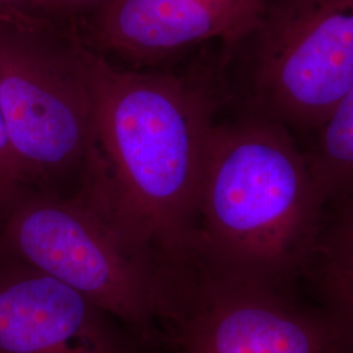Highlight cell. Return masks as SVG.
Wrapping results in <instances>:
<instances>
[{"label":"cell","mask_w":353,"mask_h":353,"mask_svg":"<svg viewBox=\"0 0 353 353\" xmlns=\"http://www.w3.org/2000/svg\"><path fill=\"white\" fill-rule=\"evenodd\" d=\"M0 353H152L115 316L0 254Z\"/></svg>","instance_id":"obj_7"},{"label":"cell","mask_w":353,"mask_h":353,"mask_svg":"<svg viewBox=\"0 0 353 353\" xmlns=\"http://www.w3.org/2000/svg\"><path fill=\"white\" fill-rule=\"evenodd\" d=\"M161 353H353V330L292 290L203 265L161 322Z\"/></svg>","instance_id":"obj_5"},{"label":"cell","mask_w":353,"mask_h":353,"mask_svg":"<svg viewBox=\"0 0 353 353\" xmlns=\"http://www.w3.org/2000/svg\"><path fill=\"white\" fill-rule=\"evenodd\" d=\"M24 190V181L13 154L0 106V210Z\"/></svg>","instance_id":"obj_12"},{"label":"cell","mask_w":353,"mask_h":353,"mask_svg":"<svg viewBox=\"0 0 353 353\" xmlns=\"http://www.w3.org/2000/svg\"><path fill=\"white\" fill-rule=\"evenodd\" d=\"M33 1L34 0H0V6L7 7L16 12H23L28 8L33 10Z\"/></svg>","instance_id":"obj_14"},{"label":"cell","mask_w":353,"mask_h":353,"mask_svg":"<svg viewBox=\"0 0 353 353\" xmlns=\"http://www.w3.org/2000/svg\"><path fill=\"white\" fill-rule=\"evenodd\" d=\"M305 279L319 303L343 319L353 330V270L314 262Z\"/></svg>","instance_id":"obj_11"},{"label":"cell","mask_w":353,"mask_h":353,"mask_svg":"<svg viewBox=\"0 0 353 353\" xmlns=\"http://www.w3.org/2000/svg\"><path fill=\"white\" fill-rule=\"evenodd\" d=\"M92 117L74 194L166 276L199 263L203 173L220 106L198 79L118 70L81 46Z\"/></svg>","instance_id":"obj_1"},{"label":"cell","mask_w":353,"mask_h":353,"mask_svg":"<svg viewBox=\"0 0 353 353\" xmlns=\"http://www.w3.org/2000/svg\"><path fill=\"white\" fill-rule=\"evenodd\" d=\"M254 34V113L316 132L353 87V0L268 3Z\"/></svg>","instance_id":"obj_6"},{"label":"cell","mask_w":353,"mask_h":353,"mask_svg":"<svg viewBox=\"0 0 353 353\" xmlns=\"http://www.w3.org/2000/svg\"><path fill=\"white\" fill-rule=\"evenodd\" d=\"M83 43L0 23V106L24 189L61 194L81 174L92 100Z\"/></svg>","instance_id":"obj_4"},{"label":"cell","mask_w":353,"mask_h":353,"mask_svg":"<svg viewBox=\"0 0 353 353\" xmlns=\"http://www.w3.org/2000/svg\"><path fill=\"white\" fill-rule=\"evenodd\" d=\"M314 262L353 270V195L326 208Z\"/></svg>","instance_id":"obj_10"},{"label":"cell","mask_w":353,"mask_h":353,"mask_svg":"<svg viewBox=\"0 0 353 353\" xmlns=\"http://www.w3.org/2000/svg\"><path fill=\"white\" fill-rule=\"evenodd\" d=\"M0 254L81 293L161 353L160 325L178 280L134 252L74 194L21 190L0 210Z\"/></svg>","instance_id":"obj_3"},{"label":"cell","mask_w":353,"mask_h":353,"mask_svg":"<svg viewBox=\"0 0 353 353\" xmlns=\"http://www.w3.org/2000/svg\"><path fill=\"white\" fill-rule=\"evenodd\" d=\"M328 205L353 195V87L303 148Z\"/></svg>","instance_id":"obj_9"},{"label":"cell","mask_w":353,"mask_h":353,"mask_svg":"<svg viewBox=\"0 0 353 353\" xmlns=\"http://www.w3.org/2000/svg\"><path fill=\"white\" fill-rule=\"evenodd\" d=\"M113 0H34L33 10L55 17L99 13Z\"/></svg>","instance_id":"obj_13"},{"label":"cell","mask_w":353,"mask_h":353,"mask_svg":"<svg viewBox=\"0 0 353 353\" xmlns=\"http://www.w3.org/2000/svg\"><path fill=\"white\" fill-rule=\"evenodd\" d=\"M326 208L287 127L256 113L216 125L196 223L207 268L292 290L314 262Z\"/></svg>","instance_id":"obj_2"},{"label":"cell","mask_w":353,"mask_h":353,"mask_svg":"<svg viewBox=\"0 0 353 353\" xmlns=\"http://www.w3.org/2000/svg\"><path fill=\"white\" fill-rule=\"evenodd\" d=\"M267 6V0H113L94 14V36L118 55L151 63L212 39L252 36Z\"/></svg>","instance_id":"obj_8"}]
</instances>
